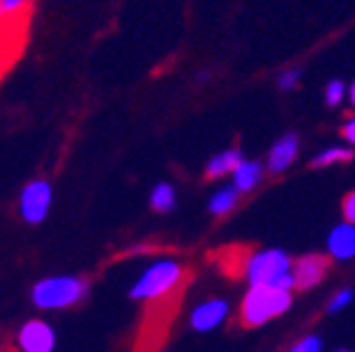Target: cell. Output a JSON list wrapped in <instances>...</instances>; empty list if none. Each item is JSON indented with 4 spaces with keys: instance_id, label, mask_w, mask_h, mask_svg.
Returning <instances> with one entry per match:
<instances>
[{
    "instance_id": "cell-1",
    "label": "cell",
    "mask_w": 355,
    "mask_h": 352,
    "mask_svg": "<svg viewBox=\"0 0 355 352\" xmlns=\"http://www.w3.org/2000/svg\"><path fill=\"white\" fill-rule=\"evenodd\" d=\"M188 271L180 261L175 259H158L139 276V281L128 288V296L133 301L146 303V306H155V303L171 301L180 293Z\"/></svg>"
},
{
    "instance_id": "cell-2",
    "label": "cell",
    "mask_w": 355,
    "mask_h": 352,
    "mask_svg": "<svg viewBox=\"0 0 355 352\" xmlns=\"http://www.w3.org/2000/svg\"><path fill=\"white\" fill-rule=\"evenodd\" d=\"M89 296V281L77 274L44 276L30 291L33 306L40 310H67L74 308Z\"/></svg>"
},
{
    "instance_id": "cell-3",
    "label": "cell",
    "mask_w": 355,
    "mask_h": 352,
    "mask_svg": "<svg viewBox=\"0 0 355 352\" xmlns=\"http://www.w3.org/2000/svg\"><path fill=\"white\" fill-rule=\"evenodd\" d=\"M291 306V291L274 286H250L239 306V325L242 328H259L266 320L277 318Z\"/></svg>"
},
{
    "instance_id": "cell-4",
    "label": "cell",
    "mask_w": 355,
    "mask_h": 352,
    "mask_svg": "<svg viewBox=\"0 0 355 352\" xmlns=\"http://www.w3.org/2000/svg\"><path fill=\"white\" fill-rule=\"evenodd\" d=\"M244 276L250 281V286H274L284 288V291H294V264L288 259V254L279 252V249L252 254Z\"/></svg>"
},
{
    "instance_id": "cell-5",
    "label": "cell",
    "mask_w": 355,
    "mask_h": 352,
    "mask_svg": "<svg viewBox=\"0 0 355 352\" xmlns=\"http://www.w3.org/2000/svg\"><path fill=\"white\" fill-rule=\"evenodd\" d=\"M52 197H55V190H52V182L47 177H35L28 185L20 190V197H17V209H20L22 222L28 225H42L50 215Z\"/></svg>"
},
{
    "instance_id": "cell-6",
    "label": "cell",
    "mask_w": 355,
    "mask_h": 352,
    "mask_svg": "<svg viewBox=\"0 0 355 352\" xmlns=\"http://www.w3.org/2000/svg\"><path fill=\"white\" fill-rule=\"evenodd\" d=\"M15 345L20 352H55L57 333L47 320L35 318L22 323L15 333Z\"/></svg>"
},
{
    "instance_id": "cell-7",
    "label": "cell",
    "mask_w": 355,
    "mask_h": 352,
    "mask_svg": "<svg viewBox=\"0 0 355 352\" xmlns=\"http://www.w3.org/2000/svg\"><path fill=\"white\" fill-rule=\"evenodd\" d=\"M331 259L321 256V254H306L294 264V288L296 291H309V288L318 286L328 274Z\"/></svg>"
},
{
    "instance_id": "cell-8",
    "label": "cell",
    "mask_w": 355,
    "mask_h": 352,
    "mask_svg": "<svg viewBox=\"0 0 355 352\" xmlns=\"http://www.w3.org/2000/svg\"><path fill=\"white\" fill-rule=\"evenodd\" d=\"M230 315V303L225 298H210L202 301L198 308L190 313V328L198 333H210L220 328Z\"/></svg>"
},
{
    "instance_id": "cell-9",
    "label": "cell",
    "mask_w": 355,
    "mask_h": 352,
    "mask_svg": "<svg viewBox=\"0 0 355 352\" xmlns=\"http://www.w3.org/2000/svg\"><path fill=\"white\" fill-rule=\"evenodd\" d=\"M328 254L333 259L348 261L355 256V225L343 222L328 234Z\"/></svg>"
},
{
    "instance_id": "cell-10",
    "label": "cell",
    "mask_w": 355,
    "mask_h": 352,
    "mask_svg": "<svg viewBox=\"0 0 355 352\" xmlns=\"http://www.w3.org/2000/svg\"><path fill=\"white\" fill-rule=\"evenodd\" d=\"M299 155V138L294 133L284 136L279 143H274V148L269 150V160H266V168L272 173H284Z\"/></svg>"
},
{
    "instance_id": "cell-11",
    "label": "cell",
    "mask_w": 355,
    "mask_h": 352,
    "mask_svg": "<svg viewBox=\"0 0 355 352\" xmlns=\"http://www.w3.org/2000/svg\"><path fill=\"white\" fill-rule=\"evenodd\" d=\"M35 0H0V25L22 30L30 17Z\"/></svg>"
},
{
    "instance_id": "cell-12",
    "label": "cell",
    "mask_w": 355,
    "mask_h": 352,
    "mask_svg": "<svg viewBox=\"0 0 355 352\" xmlns=\"http://www.w3.org/2000/svg\"><path fill=\"white\" fill-rule=\"evenodd\" d=\"M242 153H239V148H230V150H222V153L212 155L210 160H207L205 166V177L207 180H217V177H225V175H232L234 168L242 163Z\"/></svg>"
},
{
    "instance_id": "cell-13",
    "label": "cell",
    "mask_w": 355,
    "mask_h": 352,
    "mask_svg": "<svg viewBox=\"0 0 355 352\" xmlns=\"http://www.w3.org/2000/svg\"><path fill=\"white\" fill-rule=\"evenodd\" d=\"M22 44V30L17 28H3L0 25V74L6 72L10 62L17 57Z\"/></svg>"
},
{
    "instance_id": "cell-14",
    "label": "cell",
    "mask_w": 355,
    "mask_h": 352,
    "mask_svg": "<svg viewBox=\"0 0 355 352\" xmlns=\"http://www.w3.org/2000/svg\"><path fill=\"white\" fill-rule=\"evenodd\" d=\"M234 187L239 193H252L257 185L261 182V166L254 160H242L237 168H234Z\"/></svg>"
},
{
    "instance_id": "cell-15",
    "label": "cell",
    "mask_w": 355,
    "mask_h": 352,
    "mask_svg": "<svg viewBox=\"0 0 355 352\" xmlns=\"http://www.w3.org/2000/svg\"><path fill=\"white\" fill-rule=\"evenodd\" d=\"M237 197H239V190L234 185L232 187H222V190L212 193L210 202H207L210 215L222 217V215H227V212H232V209L237 207Z\"/></svg>"
},
{
    "instance_id": "cell-16",
    "label": "cell",
    "mask_w": 355,
    "mask_h": 352,
    "mask_svg": "<svg viewBox=\"0 0 355 352\" xmlns=\"http://www.w3.org/2000/svg\"><path fill=\"white\" fill-rule=\"evenodd\" d=\"M150 209L153 212H171L175 207V187L171 182H158L150 190Z\"/></svg>"
},
{
    "instance_id": "cell-17",
    "label": "cell",
    "mask_w": 355,
    "mask_h": 352,
    "mask_svg": "<svg viewBox=\"0 0 355 352\" xmlns=\"http://www.w3.org/2000/svg\"><path fill=\"white\" fill-rule=\"evenodd\" d=\"M348 160H353V150L345 148V146H333V148L318 153L316 158L311 160V166L326 168V166H333V163H348Z\"/></svg>"
},
{
    "instance_id": "cell-18",
    "label": "cell",
    "mask_w": 355,
    "mask_h": 352,
    "mask_svg": "<svg viewBox=\"0 0 355 352\" xmlns=\"http://www.w3.org/2000/svg\"><path fill=\"white\" fill-rule=\"evenodd\" d=\"M350 301H353V291H350V288H343V291H338L331 301H328L326 310L328 313H338V310H343Z\"/></svg>"
},
{
    "instance_id": "cell-19",
    "label": "cell",
    "mask_w": 355,
    "mask_h": 352,
    "mask_svg": "<svg viewBox=\"0 0 355 352\" xmlns=\"http://www.w3.org/2000/svg\"><path fill=\"white\" fill-rule=\"evenodd\" d=\"M343 96H345L343 82H338V79H333V82L326 87V104H328V106H338L340 101H343Z\"/></svg>"
},
{
    "instance_id": "cell-20",
    "label": "cell",
    "mask_w": 355,
    "mask_h": 352,
    "mask_svg": "<svg viewBox=\"0 0 355 352\" xmlns=\"http://www.w3.org/2000/svg\"><path fill=\"white\" fill-rule=\"evenodd\" d=\"M321 347H323V342H321V337L318 335H306L301 342H296L294 347L288 352H321Z\"/></svg>"
},
{
    "instance_id": "cell-21",
    "label": "cell",
    "mask_w": 355,
    "mask_h": 352,
    "mask_svg": "<svg viewBox=\"0 0 355 352\" xmlns=\"http://www.w3.org/2000/svg\"><path fill=\"white\" fill-rule=\"evenodd\" d=\"M299 84V69H286V72L279 77V89L288 91V89H294Z\"/></svg>"
},
{
    "instance_id": "cell-22",
    "label": "cell",
    "mask_w": 355,
    "mask_h": 352,
    "mask_svg": "<svg viewBox=\"0 0 355 352\" xmlns=\"http://www.w3.org/2000/svg\"><path fill=\"white\" fill-rule=\"evenodd\" d=\"M343 220L355 225V193H348L343 200Z\"/></svg>"
},
{
    "instance_id": "cell-23",
    "label": "cell",
    "mask_w": 355,
    "mask_h": 352,
    "mask_svg": "<svg viewBox=\"0 0 355 352\" xmlns=\"http://www.w3.org/2000/svg\"><path fill=\"white\" fill-rule=\"evenodd\" d=\"M340 136H343L350 146H355V118H350V121L340 128Z\"/></svg>"
},
{
    "instance_id": "cell-24",
    "label": "cell",
    "mask_w": 355,
    "mask_h": 352,
    "mask_svg": "<svg viewBox=\"0 0 355 352\" xmlns=\"http://www.w3.org/2000/svg\"><path fill=\"white\" fill-rule=\"evenodd\" d=\"M348 99H350V104L355 106V84H353V87L348 89Z\"/></svg>"
},
{
    "instance_id": "cell-25",
    "label": "cell",
    "mask_w": 355,
    "mask_h": 352,
    "mask_svg": "<svg viewBox=\"0 0 355 352\" xmlns=\"http://www.w3.org/2000/svg\"><path fill=\"white\" fill-rule=\"evenodd\" d=\"M338 352H355V350H338Z\"/></svg>"
}]
</instances>
